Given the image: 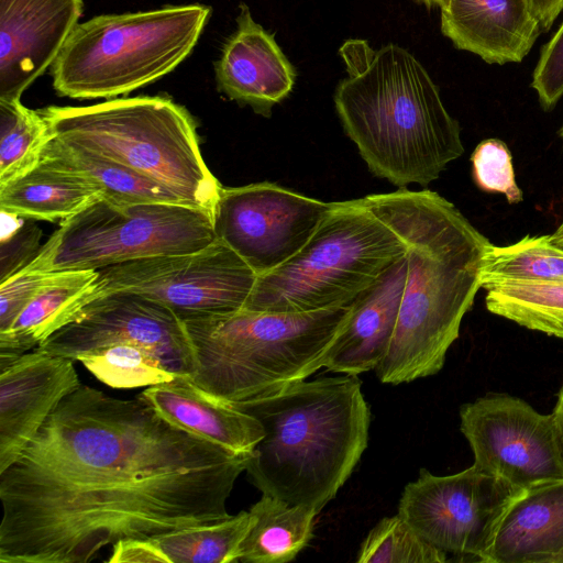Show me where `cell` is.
<instances>
[{
  "instance_id": "836d02e7",
  "label": "cell",
  "mask_w": 563,
  "mask_h": 563,
  "mask_svg": "<svg viewBox=\"0 0 563 563\" xmlns=\"http://www.w3.org/2000/svg\"><path fill=\"white\" fill-rule=\"evenodd\" d=\"M531 87L544 111L552 110L563 96V23L541 48Z\"/></svg>"
},
{
  "instance_id": "d6a6232c",
  "label": "cell",
  "mask_w": 563,
  "mask_h": 563,
  "mask_svg": "<svg viewBox=\"0 0 563 563\" xmlns=\"http://www.w3.org/2000/svg\"><path fill=\"white\" fill-rule=\"evenodd\" d=\"M1 213L8 218L9 225L7 232L2 231L0 241V283L30 264L42 246V232L36 224L29 222L30 219Z\"/></svg>"
},
{
  "instance_id": "d4e9b609",
  "label": "cell",
  "mask_w": 563,
  "mask_h": 563,
  "mask_svg": "<svg viewBox=\"0 0 563 563\" xmlns=\"http://www.w3.org/2000/svg\"><path fill=\"white\" fill-rule=\"evenodd\" d=\"M41 158L81 176L99 190L101 199L112 203L183 202L173 192L135 170L55 136L47 142Z\"/></svg>"
},
{
  "instance_id": "ac0fdd59",
  "label": "cell",
  "mask_w": 563,
  "mask_h": 563,
  "mask_svg": "<svg viewBox=\"0 0 563 563\" xmlns=\"http://www.w3.org/2000/svg\"><path fill=\"white\" fill-rule=\"evenodd\" d=\"M441 32L487 64L520 63L542 33L528 0H445Z\"/></svg>"
},
{
  "instance_id": "83f0119b",
  "label": "cell",
  "mask_w": 563,
  "mask_h": 563,
  "mask_svg": "<svg viewBox=\"0 0 563 563\" xmlns=\"http://www.w3.org/2000/svg\"><path fill=\"white\" fill-rule=\"evenodd\" d=\"M504 282H563V249L551 234L526 235L508 245L488 246L482 288Z\"/></svg>"
},
{
  "instance_id": "60d3db41",
  "label": "cell",
  "mask_w": 563,
  "mask_h": 563,
  "mask_svg": "<svg viewBox=\"0 0 563 563\" xmlns=\"http://www.w3.org/2000/svg\"><path fill=\"white\" fill-rule=\"evenodd\" d=\"M552 563H563V550L561 553L553 560Z\"/></svg>"
},
{
  "instance_id": "d590c367",
  "label": "cell",
  "mask_w": 563,
  "mask_h": 563,
  "mask_svg": "<svg viewBox=\"0 0 563 563\" xmlns=\"http://www.w3.org/2000/svg\"><path fill=\"white\" fill-rule=\"evenodd\" d=\"M542 32L551 29L563 10V0H528Z\"/></svg>"
},
{
  "instance_id": "603a6c76",
  "label": "cell",
  "mask_w": 563,
  "mask_h": 563,
  "mask_svg": "<svg viewBox=\"0 0 563 563\" xmlns=\"http://www.w3.org/2000/svg\"><path fill=\"white\" fill-rule=\"evenodd\" d=\"M97 271L52 272L10 329L0 333V360L35 349L91 301Z\"/></svg>"
},
{
  "instance_id": "8fae6325",
  "label": "cell",
  "mask_w": 563,
  "mask_h": 563,
  "mask_svg": "<svg viewBox=\"0 0 563 563\" xmlns=\"http://www.w3.org/2000/svg\"><path fill=\"white\" fill-rule=\"evenodd\" d=\"M522 492L474 465L443 476L421 468L405 486L397 514L438 549L483 562L505 514Z\"/></svg>"
},
{
  "instance_id": "484cf974",
  "label": "cell",
  "mask_w": 563,
  "mask_h": 563,
  "mask_svg": "<svg viewBox=\"0 0 563 563\" xmlns=\"http://www.w3.org/2000/svg\"><path fill=\"white\" fill-rule=\"evenodd\" d=\"M249 511L253 523L240 547L241 562H289L313 537L318 514L308 507L262 494Z\"/></svg>"
},
{
  "instance_id": "ba28073f",
  "label": "cell",
  "mask_w": 563,
  "mask_h": 563,
  "mask_svg": "<svg viewBox=\"0 0 563 563\" xmlns=\"http://www.w3.org/2000/svg\"><path fill=\"white\" fill-rule=\"evenodd\" d=\"M405 256V243L365 197L331 202L300 251L257 276L244 308L307 312L345 305Z\"/></svg>"
},
{
  "instance_id": "5b68a950",
  "label": "cell",
  "mask_w": 563,
  "mask_h": 563,
  "mask_svg": "<svg viewBox=\"0 0 563 563\" xmlns=\"http://www.w3.org/2000/svg\"><path fill=\"white\" fill-rule=\"evenodd\" d=\"M352 302L307 312L242 308L183 318L196 358L188 379L230 405L306 379L323 367Z\"/></svg>"
},
{
  "instance_id": "6da1fadb",
  "label": "cell",
  "mask_w": 563,
  "mask_h": 563,
  "mask_svg": "<svg viewBox=\"0 0 563 563\" xmlns=\"http://www.w3.org/2000/svg\"><path fill=\"white\" fill-rule=\"evenodd\" d=\"M249 457L140 396L81 384L0 473V562L88 563L119 541L224 520Z\"/></svg>"
},
{
  "instance_id": "9a60e30c",
  "label": "cell",
  "mask_w": 563,
  "mask_h": 563,
  "mask_svg": "<svg viewBox=\"0 0 563 563\" xmlns=\"http://www.w3.org/2000/svg\"><path fill=\"white\" fill-rule=\"evenodd\" d=\"M81 385L67 357L33 349L0 360V473L30 444L60 400Z\"/></svg>"
},
{
  "instance_id": "7402d4cb",
  "label": "cell",
  "mask_w": 563,
  "mask_h": 563,
  "mask_svg": "<svg viewBox=\"0 0 563 563\" xmlns=\"http://www.w3.org/2000/svg\"><path fill=\"white\" fill-rule=\"evenodd\" d=\"M253 523L250 511L206 525L168 531L144 540L112 545L109 563H231Z\"/></svg>"
},
{
  "instance_id": "4fadbf2b",
  "label": "cell",
  "mask_w": 563,
  "mask_h": 563,
  "mask_svg": "<svg viewBox=\"0 0 563 563\" xmlns=\"http://www.w3.org/2000/svg\"><path fill=\"white\" fill-rule=\"evenodd\" d=\"M121 343L146 350L178 376L189 378L196 371L194 349L180 317L130 291L95 298L35 349L76 361L80 354Z\"/></svg>"
},
{
  "instance_id": "f1b7e54d",
  "label": "cell",
  "mask_w": 563,
  "mask_h": 563,
  "mask_svg": "<svg viewBox=\"0 0 563 563\" xmlns=\"http://www.w3.org/2000/svg\"><path fill=\"white\" fill-rule=\"evenodd\" d=\"M52 137L41 110L0 100V187L34 168Z\"/></svg>"
},
{
  "instance_id": "7c38bea8",
  "label": "cell",
  "mask_w": 563,
  "mask_h": 563,
  "mask_svg": "<svg viewBox=\"0 0 563 563\" xmlns=\"http://www.w3.org/2000/svg\"><path fill=\"white\" fill-rule=\"evenodd\" d=\"M474 466L527 490L563 481V454L552 413L507 394H488L460 409Z\"/></svg>"
},
{
  "instance_id": "277c9868",
  "label": "cell",
  "mask_w": 563,
  "mask_h": 563,
  "mask_svg": "<svg viewBox=\"0 0 563 563\" xmlns=\"http://www.w3.org/2000/svg\"><path fill=\"white\" fill-rule=\"evenodd\" d=\"M232 406L264 430L246 464L250 481L288 505L319 514L367 448L371 410L356 375L302 379Z\"/></svg>"
},
{
  "instance_id": "2e32d148",
  "label": "cell",
  "mask_w": 563,
  "mask_h": 563,
  "mask_svg": "<svg viewBox=\"0 0 563 563\" xmlns=\"http://www.w3.org/2000/svg\"><path fill=\"white\" fill-rule=\"evenodd\" d=\"M82 11L84 0H0V100H20L52 66Z\"/></svg>"
},
{
  "instance_id": "ab89813d",
  "label": "cell",
  "mask_w": 563,
  "mask_h": 563,
  "mask_svg": "<svg viewBox=\"0 0 563 563\" xmlns=\"http://www.w3.org/2000/svg\"><path fill=\"white\" fill-rule=\"evenodd\" d=\"M551 235H552V234H551ZM552 239H553V241H554V243H555L556 245H559L560 247H562V249H563V236H562V238H553V236H552Z\"/></svg>"
},
{
  "instance_id": "7a4b0ae2",
  "label": "cell",
  "mask_w": 563,
  "mask_h": 563,
  "mask_svg": "<svg viewBox=\"0 0 563 563\" xmlns=\"http://www.w3.org/2000/svg\"><path fill=\"white\" fill-rule=\"evenodd\" d=\"M365 199L402 240L407 258L396 328L376 375L391 385L432 376L482 288L492 242L438 192L398 188Z\"/></svg>"
},
{
  "instance_id": "b9f144b4",
  "label": "cell",
  "mask_w": 563,
  "mask_h": 563,
  "mask_svg": "<svg viewBox=\"0 0 563 563\" xmlns=\"http://www.w3.org/2000/svg\"><path fill=\"white\" fill-rule=\"evenodd\" d=\"M559 136L561 137V140L563 141V124L561 125V128L559 129V132H558Z\"/></svg>"
},
{
  "instance_id": "8992f818",
  "label": "cell",
  "mask_w": 563,
  "mask_h": 563,
  "mask_svg": "<svg viewBox=\"0 0 563 563\" xmlns=\"http://www.w3.org/2000/svg\"><path fill=\"white\" fill-rule=\"evenodd\" d=\"M40 110L53 136L135 170L214 218L222 186L202 157L194 118L169 97Z\"/></svg>"
},
{
  "instance_id": "30bf717a",
  "label": "cell",
  "mask_w": 563,
  "mask_h": 563,
  "mask_svg": "<svg viewBox=\"0 0 563 563\" xmlns=\"http://www.w3.org/2000/svg\"><path fill=\"white\" fill-rule=\"evenodd\" d=\"M257 274L216 240L196 252L144 257L97 271L91 300L130 291L159 302L180 319L244 308Z\"/></svg>"
},
{
  "instance_id": "cb8c5ba5",
  "label": "cell",
  "mask_w": 563,
  "mask_h": 563,
  "mask_svg": "<svg viewBox=\"0 0 563 563\" xmlns=\"http://www.w3.org/2000/svg\"><path fill=\"white\" fill-rule=\"evenodd\" d=\"M101 198L85 178L43 158L30 172L0 187L1 212L49 222H62Z\"/></svg>"
},
{
  "instance_id": "5bb4252c",
  "label": "cell",
  "mask_w": 563,
  "mask_h": 563,
  "mask_svg": "<svg viewBox=\"0 0 563 563\" xmlns=\"http://www.w3.org/2000/svg\"><path fill=\"white\" fill-rule=\"evenodd\" d=\"M330 205L269 181L222 187L216 238L260 276L300 251Z\"/></svg>"
},
{
  "instance_id": "e0dca14e",
  "label": "cell",
  "mask_w": 563,
  "mask_h": 563,
  "mask_svg": "<svg viewBox=\"0 0 563 563\" xmlns=\"http://www.w3.org/2000/svg\"><path fill=\"white\" fill-rule=\"evenodd\" d=\"M236 27L222 45L214 63L217 88L230 100L269 118L274 106L291 92L296 69L273 33L253 19L240 3Z\"/></svg>"
},
{
  "instance_id": "44dd1931",
  "label": "cell",
  "mask_w": 563,
  "mask_h": 563,
  "mask_svg": "<svg viewBox=\"0 0 563 563\" xmlns=\"http://www.w3.org/2000/svg\"><path fill=\"white\" fill-rule=\"evenodd\" d=\"M563 550V481L523 490L505 514L485 563H552Z\"/></svg>"
},
{
  "instance_id": "52a82bcc",
  "label": "cell",
  "mask_w": 563,
  "mask_h": 563,
  "mask_svg": "<svg viewBox=\"0 0 563 563\" xmlns=\"http://www.w3.org/2000/svg\"><path fill=\"white\" fill-rule=\"evenodd\" d=\"M211 12L165 5L78 23L51 66L53 88L71 99H113L152 84L188 57Z\"/></svg>"
},
{
  "instance_id": "f35d334b",
  "label": "cell",
  "mask_w": 563,
  "mask_h": 563,
  "mask_svg": "<svg viewBox=\"0 0 563 563\" xmlns=\"http://www.w3.org/2000/svg\"><path fill=\"white\" fill-rule=\"evenodd\" d=\"M552 236L553 238H562L563 236V220L561 221V223L559 224L556 230L552 233Z\"/></svg>"
},
{
  "instance_id": "9c48e42d",
  "label": "cell",
  "mask_w": 563,
  "mask_h": 563,
  "mask_svg": "<svg viewBox=\"0 0 563 563\" xmlns=\"http://www.w3.org/2000/svg\"><path fill=\"white\" fill-rule=\"evenodd\" d=\"M217 240L213 214L183 202L99 199L60 222L24 268L98 271L144 257L196 252Z\"/></svg>"
},
{
  "instance_id": "d6986e66",
  "label": "cell",
  "mask_w": 563,
  "mask_h": 563,
  "mask_svg": "<svg viewBox=\"0 0 563 563\" xmlns=\"http://www.w3.org/2000/svg\"><path fill=\"white\" fill-rule=\"evenodd\" d=\"M406 274L405 256L355 297L345 323L328 351L324 368L357 376L379 365L391 343Z\"/></svg>"
},
{
  "instance_id": "1f68e13d",
  "label": "cell",
  "mask_w": 563,
  "mask_h": 563,
  "mask_svg": "<svg viewBox=\"0 0 563 563\" xmlns=\"http://www.w3.org/2000/svg\"><path fill=\"white\" fill-rule=\"evenodd\" d=\"M472 177L483 191L503 195L507 202L517 205L523 192L517 184L512 155L508 145L496 137L479 142L471 155Z\"/></svg>"
},
{
  "instance_id": "ffe728a7",
  "label": "cell",
  "mask_w": 563,
  "mask_h": 563,
  "mask_svg": "<svg viewBox=\"0 0 563 563\" xmlns=\"http://www.w3.org/2000/svg\"><path fill=\"white\" fill-rule=\"evenodd\" d=\"M172 424L239 454H251L264 437L261 422L187 377L148 386L139 394Z\"/></svg>"
},
{
  "instance_id": "8d00e7d4",
  "label": "cell",
  "mask_w": 563,
  "mask_h": 563,
  "mask_svg": "<svg viewBox=\"0 0 563 563\" xmlns=\"http://www.w3.org/2000/svg\"><path fill=\"white\" fill-rule=\"evenodd\" d=\"M559 443L563 454V385L558 395V401L552 412Z\"/></svg>"
},
{
  "instance_id": "f546056e",
  "label": "cell",
  "mask_w": 563,
  "mask_h": 563,
  "mask_svg": "<svg viewBox=\"0 0 563 563\" xmlns=\"http://www.w3.org/2000/svg\"><path fill=\"white\" fill-rule=\"evenodd\" d=\"M79 361L98 380L113 388L148 387L174 380L146 350L133 344H113L80 354Z\"/></svg>"
},
{
  "instance_id": "4dcf8cb0",
  "label": "cell",
  "mask_w": 563,
  "mask_h": 563,
  "mask_svg": "<svg viewBox=\"0 0 563 563\" xmlns=\"http://www.w3.org/2000/svg\"><path fill=\"white\" fill-rule=\"evenodd\" d=\"M446 552L438 549L398 514L380 519L362 542L357 563H443Z\"/></svg>"
},
{
  "instance_id": "4316f807",
  "label": "cell",
  "mask_w": 563,
  "mask_h": 563,
  "mask_svg": "<svg viewBox=\"0 0 563 563\" xmlns=\"http://www.w3.org/2000/svg\"><path fill=\"white\" fill-rule=\"evenodd\" d=\"M486 291L489 312L563 339V282H504Z\"/></svg>"
},
{
  "instance_id": "3957f363",
  "label": "cell",
  "mask_w": 563,
  "mask_h": 563,
  "mask_svg": "<svg viewBox=\"0 0 563 563\" xmlns=\"http://www.w3.org/2000/svg\"><path fill=\"white\" fill-rule=\"evenodd\" d=\"M339 54L346 77L333 95L335 111L374 176L397 188L427 187L462 156L460 124L409 51L349 38Z\"/></svg>"
},
{
  "instance_id": "74e56055",
  "label": "cell",
  "mask_w": 563,
  "mask_h": 563,
  "mask_svg": "<svg viewBox=\"0 0 563 563\" xmlns=\"http://www.w3.org/2000/svg\"><path fill=\"white\" fill-rule=\"evenodd\" d=\"M418 4H422L429 9L441 8L445 0H413Z\"/></svg>"
},
{
  "instance_id": "e575fe53",
  "label": "cell",
  "mask_w": 563,
  "mask_h": 563,
  "mask_svg": "<svg viewBox=\"0 0 563 563\" xmlns=\"http://www.w3.org/2000/svg\"><path fill=\"white\" fill-rule=\"evenodd\" d=\"M51 274L22 268L0 283V333L10 329Z\"/></svg>"
}]
</instances>
